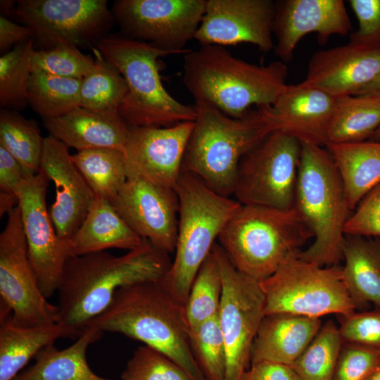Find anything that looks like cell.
<instances>
[{
	"mask_svg": "<svg viewBox=\"0 0 380 380\" xmlns=\"http://www.w3.org/2000/svg\"><path fill=\"white\" fill-rule=\"evenodd\" d=\"M216 247L223 286L218 319L226 349L224 380H240L265 316V297L260 283L236 270L219 244Z\"/></svg>",
	"mask_w": 380,
	"mask_h": 380,
	"instance_id": "8fae6325",
	"label": "cell"
},
{
	"mask_svg": "<svg viewBox=\"0 0 380 380\" xmlns=\"http://www.w3.org/2000/svg\"><path fill=\"white\" fill-rule=\"evenodd\" d=\"M70 332L55 323L38 327L15 324L12 313L0 318V380H13L33 357Z\"/></svg>",
	"mask_w": 380,
	"mask_h": 380,
	"instance_id": "83f0119b",
	"label": "cell"
},
{
	"mask_svg": "<svg viewBox=\"0 0 380 380\" xmlns=\"http://www.w3.org/2000/svg\"><path fill=\"white\" fill-rule=\"evenodd\" d=\"M379 127V98L363 95L337 97L329 125L328 143L365 141Z\"/></svg>",
	"mask_w": 380,
	"mask_h": 380,
	"instance_id": "f546056e",
	"label": "cell"
},
{
	"mask_svg": "<svg viewBox=\"0 0 380 380\" xmlns=\"http://www.w3.org/2000/svg\"><path fill=\"white\" fill-rule=\"evenodd\" d=\"M191 348L206 380H224L226 349L218 315L189 331Z\"/></svg>",
	"mask_w": 380,
	"mask_h": 380,
	"instance_id": "74e56055",
	"label": "cell"
},
{
	"mask_svg": "<svg viewBox=\"0 0 380 380\" xmlns=\"http://www.w3.org/2000/svg\"><path fill=\"white\" fill-rule=\"evenodd\" d=\"M95 60L83 54L77 46L59 45L49 49L34 50L30 61L32 72L82 80L94 67Z\"/></svg>",
	"mask_w": 380,
	"mask_h": 380,
	"instance_id": "f35d334b",
	"label": "cell"
},
{
	"mask_svg": "<svg viewBox=\"0 0 380 380\" xmlns=\"http://www.w3.org/2000/svg\"><path fill=\"white\" fill-rule=\"evenodd\" d=\"M351 28L343 0L277 1L272 26L274 54L286 63L306 34L316 33L318 42L324 44L330 37L348 34Z\"/></svg>",
	"mask_w": 380,
	"mask_h": 380,
	"instance_id": "d6986e66",
	"label": "cell"
},
{
	"mask_svg": "<svg viewBox=\"0 0 380 380\" xmlns=\"http://www.w3.org/2000/svg\"><path fill=\"white\" fill-rule=\"evenodd\" d=\"M194 121L167 127L129 125L124 149L128 178L175 190Z\"/></svg>",
	"mask_w": 380,
	"mask_h": 380,
	"instance_id": "2e32d148",
	"label": "cell"
},
{
	"mask_svg": "<svg viewBox=\"0 0 380 380\" xmlns=\"http://www.w3.org/2000/svg\"><path fill=\"white\" fill-rule=\"evenodd\" d=\"M338 329L343 343L380 352V309L341 316Z\"/></svg>",
	"mask_w": 380,
	"mask_h": 380,
	"instance_id": "60d3db41",
	"label": "cell"
},
{
	"mask_svg": "<svg viewBox=\"0 0 380 380\" xmlns=\"http://www.w3.org/2000/svg\"><path fill=\"white\" fill-rule=\"evenodd\" d=\"M18 205V198L15 194L0 191V216L8 213Z\"/></svg>",
	"mask_w": 380,
	"mask_h": 380,
	"instance_id": "c3c4849f",
	"label": "cell"
},
{
	"mask_svg": "<svg viewBox=\"0 0 380 380\" xmlns=\"http://www.w3.org/2000/svg\"><path fill=\"white\" fill-rule=\"evenodd\" d=\"M343 344L338 327L329 320L291 367L301 380H332Z\"/></svg>",
	"mask_w": 380,
	"mask_h": 380,
	"instance_id": "d590c367",
	"label": "cell"
},
{
	"mask_svg": "<svg viewBox=\"0 0 380 380\" xmlns=\"http://www.w3.org/2000/svg\"><path fill=\"white\" fill-rule=\"evenodd\" d=\"M380 74V46L350 42L315 53L301 84L335 98L355 95Z\"/></svg>",
	"mask_w": 380,
	"mask_h": 380,
	"instance_id": "44dd1931",
	"label": "cell"
},
{
	"mask_svg": "<svg viewBox=\"0 0 380 380\" xmlns=\"http://www.w3.org/2000/svg\"><path fill=\"white\" fill-rule=\"evenodd\" d=\"M92 69L81 80L80 106L92 111L119 114L128 87L120 72L99 51Z\"/></svg>",
	"mask_w": 380,
	"mask_h": 380,
	"instance_id": "d6a6232c",
	"label": "cell"
},
{
	"mask_svg": "<svg viewBox=\"0 0 380 380\" xmlns=\"http://www.w3.org/2000/svg\"><path fill=\"white\" fill-rule=\"evenodd\" d=\"M346 234L380 237V184L351 213L345 226Z\"/></svg>",
	"mask_w": 380,
	"mask_h": 380,
	"instance_id": "7bdbcfd3",
	"label": "cell"
},
{
	"mask_svg": "<svg viewBox=\"0 0 380 380\" xmlns=\"http://www.w3.org/2000/svg\"><path fill=\"white\" fill-rule=\"evenodd\" d=\"M171 265L169 254L146 239L120 256L105 251L70 256L57 290V324L77 338L108 308L118 289L159 282Z\"/></svg>",
	"mask_w": 380,
	"mask_h": 380,
	"instance_id": "6da1fadb",
	"label": "cell"
},
{
	"mask_svg": "<svg viewBox=\"0 0 380 380\" xmlns=\"http://www.w3.org/2000/svg\"><path fill=\"white\" fill-rule=\"evenodd\" d=\"M287 77L281 61L251 63L220 45L201 46L184 57L182 82L196 103L234 118L244 116L253 105L272 106L287 87Z\"/></svg>",
	"mask_w": 380,
	"mask_h": 380,
	"instance_id": "7a4b0ae2",
	"label": "cell"
},
{
	"mask_svg": "<svg viewBox=\"0 0 380 380\" xmlns=\"http://www.w3.org/2000/svg\"><path fill=\"white\" fill-rule=\"evenodd\" d=\"M259 283L265 297V315L348 316L357 308L343 281L342 267L338 265L320 266L297 255Z\"/></svg>",
	"mask_w": 380,
	"mask_h": 380,
	"instance_id": "9c48e42d",
	"label": "cell"
},
{
	"mask_svg": "<svg viewBox=\"0 0 380 380\" xmlns=\"http://www.w3.org/2000/svg\"><path fill=\"white\" fill-rule=\"evenodd\" d=\"M274 13L272 0H207L194 39L201 46L249 43L269 51Z\"/></svg>",
	"mask_w": 380,
	"mask_h": 380,
	"instance_id": "ac0fdd59",
	"label": "cell"
},
{
	"mask_svg": "<svg viewBox=\"0 0 380 380\" xmlns=\"http://www.w3.org/2000/svg\"><path fill=\"white\" fill-rule=\"evenodd\" d=\"M34 38L20 43L0 58V106L22 109L28 103V82L32 73Z\"/></svg>",
	"mask_w": 380,
	"mask_h": 380,
	"instance_id": "8d00e7d4",
	"label": "cell"
},
{
	"mask_svg": "<svg viewBox=\"0 0 380 380\" xmlns=\"http://www.w3.org/2000/svg\"><path fill=\"white\" fill-rule=\"evenodd\" d=\"M122 380H193L177 364L161 352L139 346L127 362Z\"/></svg>",
	"mask_w": 380,
	"mask_h": 380,
	"instance_id": "ab89813d",
	"label": "cell"
},
{
	"mask_svg": "<svg viewBox=\"0 0 380 380\" xmlns=\"http://www.w3.org/2000/svg\"><path fill=\"white\" fill-rule=\"evenodd\" d=\"M102 334L100 329L87 327L68 348L59 350L53 343L47 346L36 355V362L13 380H110L96 374L86 357L89 346Z\"/></svg>",
	"mask_w": 380,
	"mask_h": 380,
	"instance_id": "4316f807",
	"label": "cell"
},
{
	"mask_svg": "<svg viewBox=\"0 0 380 380\" xmlns=\"http://www.w3.org/2000/svg\"><path fill=\"white\" fill-rule=\"evenodd\" d=\"M355 95L369 96L380 99V74Z\"/></svg>",
	"mask_w": 380,
	"mask_h": 380,
	"instance_id": "681fc988",
	"label": "cell"
},
{
	"mask_svg": "<svg viewBox=\"0 0 380 380\" xmlns=\"http://www.w3.org/2000/svg\"><path fill=\"white\" fill-rule=\"evenodd\" d=\"M87 327L141 341L170 358L193 380H206L191 348L184 305L159 282L118 289L108 308Z\"/></svg>",
	"mask_w": 380,
	"mask_h": 380,
	"instance_id": "3957f363",
	"label": "cell"
},
{
	"mask_svg": "<svg viewBox=\"0 0 380 380\" xmlns=\"http://www.w3.org/2000/svg\"><path fill=\"white\" fill-rule=\"evenodd\" d=\"M175 191L179 214L175 257L159 283L175 300L185 305L199 268L241 204L219 194L196 175L184 170Z\"/></svg>",
	"mask_w": 380,
	"mask_h": 380,
	"instance_id": "52a82bcc",
	"label": "cell"
},
{
	"mask_svg": "<svg viewBox=\"0 0 380 380\" xmlns=\"http://www.w3.org/2000/svg\"><path fill=\"white\" fill-rule=\"evenodd\" d=\"M143 239L120 216L111 202L96 196L81 226L68 242L72 255H82L108 248L131 251Z\"/></svg>",
	"mask_w": 380,
	"mask_h": 380,
	"instance_id": "d4e9b609",
	"label": "cell"
},
{
	"mask_svg": "<svg viewBox=\"0 0 380 380\" xmlns=\"http://www.w3.org/2000/svg\"><path fill=\"white\" fill-rule=\"evenodd\" d=\"M80 86L81 80L33 72L28 82L29 103L43 119L60 117L80 106Z\"/></svg>",
	"mask_w": 380,
	"mask_h": 380,
	"instance_id": "836d02e7",
	"label": "cell"
},
{
	"mask_svg": "<svg viewBox=\"0 0 380 380\" xmlns=\"http://www.w3.org/2000/svg\"><path fill=\"white\" fill-rule=\"evenodd\" d=\"M111 203L139 236L168 254L175 253L179 214L175 189L128 178Z\"/></svg>",
	"mask_w": 380,
	"mask_h": 380,
	"instance_id": "e0dca14e",
	"label": "cell"
},
{
	"mask_svg": "<svg viewBox=\"0 0 380 380\" xmlns=\"http://www.w3.org/2000/svg\"><path fill=\"white\" fill-rule=\"evenodd\" d=\"M207 0H118L111 13L129 38L175 54L186 53L205 11Z\"/></svg>",
	"mask_w": 380,
	"mask_h": 380,
	"instance_id": "4fadbf2b",
	"label": "cell"
},
{
	"mask_svg": "<svg viewBox=\"0 0 380 380\" xmlns=\"http://www.w3.org/2000/svg\"><path fill=\"white\" fill-rule=\"evenodd\" d=\"M31 38H34V34L30 28L16 24L2 15L0 16V51L1 53L4 54V52L12 46H16Z\"/></svg>",
	"mask_w": 380,
	"mask_h": 380,
	"instance_id": "7dc6e473",
	"label": "cell"
},
{
	"mask_svg": "<svg viewBox=\"0 0 380 380\" xmlns=\"http://www.w3.org/2000/svg\"><path fill=\"white\" fill-rule=\"evenodd\" d=\"M98 49L127 83L118 113L129 125L167 127L195 120L196 106L177 101L160 80L158 59L175 53L124 34L103 37Z\"/></svg>",
	"mask_w": 380,
	"mask_h": 380,
	"instance_id": "ba28073f",
	"label": "cell"
},
{
	"mask_svg": "<svg viewBox=\"0 0 380 380\" xmlns=\"http://www.w3.org/2000/svg\"><path fill=\"white\" fill-rule=\"evenodd\" d=\"M341 178L349 208L380 184V141L328 143L325 146Z\"/></svg>",
	"mask_w": 380,
	"mask_h": 380,
	"instance_id": "484cf974",
	"label": "cell"
},
{
	"mask_svg": "<svg viewBox=\"0 0 380 380\" xmlns=\"http://www.w3.org/2000/svg\"><path fill=\"white\" fill-rule=\"evenodd\" d=\"M43 121L49 135L77 151L113 148L124 152L129 136V125L119 114L98 113L81 106Z\"/></svg>",
	"mask_w": 380,
	"mask_h": 380,
	"instance_id": "603a6c76",
	"label": "cell"
},
{
	"mask_svg": "<svg viewBox=\"0 0 380 380\" xmlns=\"http://www.w3.org/2000/svg\"><path fill=\"white\" fill-rule=\"evenodd\" d=\"M293 208L314 238L298 256L320 266L336 265L343 258L345 226L352 211L338 171L325 147L302 144Z\"/></svg>",
	"mask_w": 380,
	"mask_h": 380,
	"instance_id": "5b68a950",
	"label": "cell"
},
{
	"mask_svg": "<svg viewBox=\"0 0 380 380\" xmlns=\"http://www.w3.org/2000/svg\"><path fill=\"white\" fill-rule=\"evenodd\" d=\"M369 141H380V127L375 131Z\"/></svg>",
	"mask_w": 380,
	"mask_h": 380,
	"instance_id": "816d5d0a",
	"label": "cell"
},
{
	"mask_svg": "<svg viewBox=\"0 0 380 380\" xmlns=\"http://www.w3.org/2000/svg\"><path fill=\"white\" fill-rule=\"evenodd\" d=\"M49 181L40 170L27 177L17 190L29 260L46 298L57 292L65 262L72 256L68 241L57 234L47 210Z\"/></svg>",
	"mask_w": 380,
	"mask_h": 380,
	"instance_id": "9a60e30c",
	"label": "cell"
},
{
	"mask_svg": "<svg viewBox=\"0 0 380 380\" xmlns=\"http://www.w3.org/2000/svg\"><path fill=\"white\" fill-rule=\"evenodd\" d=\"M7 215L0 234V304L11 310L18 326L57 323V305L43 295L29 260L18 205Z\"/></svg>",
	"mask_w": 380,
	"mask_h": 380,
	"instance_id": "7c38bea8",
	"label": "cell"
},
{
	"mask_svg": "<svg viewBox=\"0 0 380 380\" xmlns=\"http://www.w3.org/2000/svg\"><path fill=\"white\" fill-rule=\"evenodd\" d=\"M349 4L358 23L350 42L380 46V0H350Z\"/></svg>",
	"mask_w": 380,
	"mask_h": 380,
	"instance_id": "ee69618b",
	"label": "cell"
},
{
	"mask_svg": "<svg viewBox=\"0 0 380 380\" xmlns=\"http://www.w3.org/2000/svg\"><path fill=\"white\" fill-rule=\"evenodd\" d=\"M44 139L34 121L15 110H1L0 145L20 163L27 177L40 171Z\"/></svg>",
	"mask_w": 380,
	"mask_h": 380,
	"instance_id": "1f68e13d",
	"label": "cell"
},
{
	"mask_svg": "<svg viewBox=\"0 0 380 380\" xmlns=\"http://www.w3.org/2000/svg\"><path fill=\"white\" fill-rule=\"evenodd\" d=\"M311 238L312 233L294 208L241 205L217 239L236 269L260 282L298 255Z\"/></svg>",
	"mask_w": 380,
	"mask_h": 380,
	"instance_id": "8992f818",
	"label": "cell"
},
{
	"mask_svg": "<svg viewBox=\"0 0 380 380\" xmlns=\"http://www.w3.org/2000/svg\"><path fill=\"white\" fill-rule=\"evenodd\" d=\"M321 327L317 317L289 313L265 315L253 345L251 364L270 361L291 366Z\"/></svg>",
	"mask_w": 380,
	"mask_h": 380,
	"instance_id": "cb8c5ba5",
	"label": "cell"
},
{
	"mask_svg": "<svg viewBox=\"0 0 380 380\" xmlns=\"http://www.w3.org/2000/svg\"><path fill=\"white\" fill-rule=\"evenodd\" d=\"M197 115L185 151L182 170L220 195L233 194L241 158L272 132L280 129L272 106L250 110L239 118L196 103Z\"/></svg>",
	"mask_w": 380,
	"mask_h": 380,
	"instance_id": "277c9868",
	"label": "cell"
},
{
	"mask_svg": "<svg viewBox=\"0 0 380 380\" xmlns=\"http://www.w3.org/2000/svg\"><path fill=\"white\" fill-rule=\"evenodd\" d=\"M27 175L20 163L0 145V191L17 195Z\"/></svg>",
	"mask_w": 380,
	"mask_h": 380,
	"instance_id": "bcb514c9",
	"label": "cell"
},
{
	"mask_svg": "<svg viewBox=\"0 0 380 380\" xmlns=\"http://www.w3.org/2000/svg\"><path fill=\"white\" fill-rule=\"evenodd\" d=\"M335 99L300 83L288 84L272 108L281 129L301 144L325 147Z\"/></svg>",
	"mask_w": 380,
	"mask_h": 380,
	"instance_id": "7402d4cb",
	"label": "cell"
},
{
	"mask_svg": "<svg viewBox=\"0 0 380 380\" xmlns=\"http://www.w3.org/2000/svg\"><path fill=\"white\" fill-rule=\"evenodd\" d=\"M380 365V352L343 343L332 380H365Z\"/></svg>",
	"mask_w": 380,
	"mask_h": 380,
	"instance_id": "b9f144b4",
	"label": "cell"
},
{
	"mask_svg": "<svg viewBox=\"0 0 380 380\" xmlns=\"http://www.w3.org/2000/svg\"><path fill=\"white\" fill-rule=\"evenodd\" d=\"M365 380H380V365H379Z\"/></svg>",
	"mask_w": 380,
	"mask_h": 380,
	"instance_id": "f907efd6",
	"label": "cell"
},
{
	"mask_svg": "<svg viewBox=\"0 0 380 380\" xmlns=\"http://www.w3.org/2000/svg\"><path fill=\"white\" fill-rule=\"evenodd\" d=\"M301 142L277 129L241 160L233 195L241 205L293 208Z\"/></svg>",
	"mask_w": 380,
	"mask_h": 380,
	"instance_id": "30bf717a",
	"label": "cell"
},
{
	"mask_svg": "<svg viewBox=\"0 0 380 380\" xmlns=\"http://www.w3.org/2000/svg\"><path fill=\"white\" fill-rule=\"evenodd\" d=\"M14 12L43 49L88 44L103 35L113 20L106 0H20Z\"/></svg>",
	"mask_w": 380,
	"mask_h": 380,
	"instance_id": "5bb4252c",
	"label": "cell"
},
{
	"mask_svg": "<svg viewBox=\"0 0 380 380\" xmlns=\"http://www.w3.org/2000/svg\"><path fill=\"white\" fill-rule=\"evenodd\" d=\"M222 287V271L215 243L199 268L184 305L189 329L218 315Z\"/></svg>",
	"mask_w": 380,
	"mask_h": 380,
	"instance_id": "e575fe53",
	"label": "cell"
},
{
	"mask_svg": "<svg viewBox=\"0 0 380 380\" xmlns=\"http://www.w3.org/2000/svg\"><path fill=\"white\" fill-rule=\"evenodd\" d=\"M240 380H301L293 368L287 365L260 361L251 363Z\"/></svg>",
	"mask_w": 380,
	"mask_h": 380,
	"instance_id": "f6af8a7d",
	"label": "cell"
},
{
	"mask_svg": "<svg viewBox=\"0 0 380 380\" xmlns=\"http://www.w3.org/2000/svg\"><path fill=\"white\" fill-rule=\"evenodd\" d=\"M71 156L95 196L113 202L127 179L124 152L100 148L77 151Z\"/></svg>",
	"mask_w": 380,
	"mask_h": 380,
	"instance_id": "4dcf8cb0",
	"label": "cell"
},
{
	"mask_svg": "<svg viewBox=\"0 0 380 380\" xmlns=\"http://www.w3.org/2000/svg\"><path fill=\"white\" fill-rule=\"evenodd\" d=\"M71 156L56 138H44L40 170L54 183L56 199L49 215L57 234L65 241L81 226L96 197Z\"/></svg>",
	"mask_w": 380,
	"mask_h": 380,
	"instance_id": "ffe728a7",
	"label": "cell"
},
{
	"mask_svg": "<svg viewBox=\"0 0 380 380\" xmlns=\"http://www.w3.org/2000/svg\"><path fill=\"white\" fill-rule=\"evenodd\" d=\"M342 253L343 281L356 308L372 303L380 309V245L365 236L346 234Z\"/></svg>",
	"mask_w": 380,
	"mask_h": 380,
	"instance_id": "f1b7e54d",
	"label": "cell"
}]
</instances>
